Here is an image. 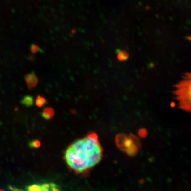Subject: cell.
<instances>
[{"instance_id": "1", "label": "cell", "mask_w": 191, "mask_h": 191, "mask_svg": "<svg viewBox=\"0 0 191 191\" xmlns=\"http://www.w3.org/2000/svg\"><path fill=\"white\" fill-rule=\"evenodd\" d=\"M103 150L95 133L75 141L66 150L64 159L70 168L77 173H83L100 163Z\"/></svg>"}, {"instance_id": "2", "label": "cell", "mask_w": 191, "mask_h": 191, "mask_svg": "<svg viewBox=\"0 0 191 191\" xmlns=\"http://www.w3.org/2000/svg\"><path fill=\"white\" fill-rule=\"evenodd\" d=\"M174 94L178 106L183 111H191V75L187 73L175 86Z\"/></svg>"}, {"instance_id": "3", "label": "cell", "mask_w": 191, "mask_h": 191, "mask_svg": "<svg viewBox=\"0 0 191 191\" xmlns=\"http://www.w3.org/2000/svg\"><path fill=\"white\" fill-rule=\"evenodd\" d=\"M24 191H60V189L55 184L44 183L29 186Z\"/></svg>"}, {"instance_id": "4", "label": "cell", "mask_w": 191, "mask_h": 191, "mask_svg": "<svg viewBox=\"0 0 191 191\" xmlns=\"http://www.w3.org/2000/svg\"><path fill=\"white\" fill-rule=\"evenodd\" d=\"M25 81L29 89L35 88L38 83V78L34 73L28 74L25 77Z\"/></svg>"}, {"instance_id": "5", "label": "cell", "mask_w": 191, "mask_h": 191, "mask_svg": "<svg viewBox=\"0 0 191 191\" xmlns=\"http://www.w3.org/2000/svg\"><path fill=\"white\" fill-rule=\"evenodd\" d=\"M55 111L51 107H46L44 109L43 111L41 113V116L45 120H51L54 116Z\"/></svg>"}, {"instance_id": "6", "label": "cell", "mask_w": 191, "mask_h": 191, "mask_svg": "<svg viewBox=\"0 0 191 191\" xmlns=\"http://www.w3.org/2000/svg\"><path fill=\"white\" fill-rule=\"evenodd\" d=\"M21 103L26 107H31L34 105V98L32 96H25L21 100Z\"/></svg>"}, {"instance_id": "7", "label": "cell", "mask_w": 191, "mask_h": 191, "mask_svg": "<svg viewBox=\"0 0 191 191\" xmlns=\"http://www.w3.org/2000/svg\"><path fill=\"white\" fill-rule=\"evenodd\" d=\"M47 103V100L45 98L41 96H38L35 100V104L36 106L39 108H41L45 106Z\"/></svg>"}, {"instance_id": "8", "label": "cell", "mask_w": 191, "mask_h": 191, "mask_svg": "<svg viewBox=\"0 0 191 191\" xmlns=\"http://www.w3.org/2000/svg\"><path fill=\"white\" fill-rule=\"evenodd\" d=\"M41 146V143L38 140H34L29 143V146L32 149H38Z\"/></svg>"}, {"instance_id": "9", "label": "cell", "mask_w": 191, "mask_h": 191, "mask_svg": "<svg viewBox=\"0 0 191 191\" xmlns=\"http://www.w3.org/2000/svg\"><path fill=\"white\" fill-rule=\"evenodd\" d=\"M118 58L121 61L126 60L128 58V54H127V53L125 52L122 51L118 54Z\"/></svg>"}]
</instances>
